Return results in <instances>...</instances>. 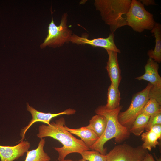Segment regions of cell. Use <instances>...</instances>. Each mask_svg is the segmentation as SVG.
Listing matches in <instances>:
<instances>
[{
    "mask_svg": "<svg viewBox=\"0 0 161 161\" xmlns=\"http://www.w3.org/2000/svg\"><path fill=\"white\" fill-rule=\"evenodd\" d=\"M131 0H95L94 4L101 18L109 26L111 32L127 25L126 16L130 8Z\"/></svg>",
    "mask_w": 161,
    "mask_h": 161,
    "instance_id": "3957f363",
    "label": "cell"
},
{
    "mask_svg": "<svg viewBox=\"0 0 161 161\" xmlns=\"http://www.w3.org/2000/svg\"><path fill=\"white\" fill-rule=\"evenodd\" d=\"M126 19L127 25L139 33L145 30H151L156 23L153 15L145 9L139 0H131Z\"/></svg>",
    "mask_w": 161,
    "mask_h": 161,
    "instance_id": "277c9868",
    "label": "cell"
},
{
    "mask_svg": "<svg viewBox=\"0 0 161 161\" xmlns=\"http://www.w3.org/2000/svg\"><path fill=\"white\" fill-rule=\"evenodd\" d=\"M144 68V74L135 79L149 82L152 85L149 92L150 98L155 99L161 104V77L158 73L159 65L153 60L149 58Z\"/></svg>",
    "mask_w": 161,
    "mask_h": 161,
    "instance_id": "ba28073f",
    "label": "cell"
},
{
    "mask_svg": "<svg viewBox=\"0 0 161 161\" xmlns=\"http://www.w3.org/2000/svg\"><path fill=\"white\" fill-rule=\"evenodd\" d=\"M147 153L142 146L124 143L115 146L106 155V161H142Z\"/></svg>",
    "mask_w": 161,
    "mask_h": 161,
    "instance_id": "52a82bcc",
    "label": "cell"
},
{
    "mask_svg": "<svg viewBox=\"0 0 161 161\" xmlns=\"http://www.w3.org/2000/svg\"><path fill=\"white\" fill-rule=\"evenodd\" d=\"M141 140L143 142L142 147L145 150L151 151L152 148H155L159 144V136L154 132L150 131H146L141 135Z\"/></svg>",
    "mask_w": 161,
    "mask_h": 161,
    "instance_id": "d6986e66",
    "label": "cell"
},
{
    "mask_svg": "<svg viewBox=\"0 0 161 161\" xmlns=\"http://www.w3.org/2000/svg\"><path fill=\"white\" fill-rule=\"evenodd\" d=\"M157 125H161V112L150 117L145 130L149 131L152 126Z\"/></svg>",
    "mask_w": 161,
    "mask_h": 161,
    "instance_id": "7402d4cb",
    "label": "cell"
},
{
    "mask_svg": "<svg viewBox=\"0 0 161 161\" xmlns=\"http://www.w3.org/2000/svg\"><path fill=\"white\" fill-rule=\"evenodd\" d=\"M45 143V138L41 139L36 148L27 152L24 161H50V157L44 150Z\"/></svg>",
    "mask_w": 161,
    "mask_h": 161,
    "instance_id": "9a60e30c",
    "label": "cell"
},
{
    "mask_svg": "<svg viewBox=\"0 0 161 161\" xmlns=\"http://www.w3.org/2000/svg\"><path fill=\"white\" fill-rule=\"evenodd\" d=\"M27 109L31 113L32 118L28 125L21 130L20 134L21 138L20 141L23 140L25 138L26 132L34 123L39 122L49 125L50 120L54 117L63 114L72 115L75 114L76 112L75 110L69 108L57 113H46L37 110L30 106L28 103L27 104Z\"/></svg>",
    "mask_w": 161,
    "mask_h": 161,
    "instance_id": "30bf717a",
    "label": "cell"
},
{
    "mask_svg": "<svg viewBox=\"0 0 161 161\" xmlns=\"http://www.w3.org/2000/svg\"><path fill=\"white\" fill-rule=\"evenodd\" d=\"M109 56L106 69L108 73L111 83L118 88L122 79L121 71L119 67L117 53L112 51H106Z\"/></svg>",
    "mask_w": 161,
    "mask_h": 161,
    "instance_id": "7c38bea8",
    "label": "cell"
},
{
    "mask_svg": "<svg viewBox=\"0 0 161 161\" xmlns=\"http://www.w3.org/2000/svg\"><path fill=\"white\" fill-rule=\"evenodd\" d=\"M30 147L27 141L21 140L17 145L13 146L0 145L1 161H13L24 155Z\"/></svg>",
    "mask_w": 161,
    "mask_h": 161,
    "instance_id": "8fae6325",
    "label": "cell"
},
{
    "mask_svg": "<svg viewBox=\"0 0 161 161\" xmlns=\"http://www.w3.org/2000/svg\"><path fill=\"white\" fill-rule=\"evenodd\" d=\"M149 131L156 134L159 137H161V125H157L152 126Z\"/></svg>",
    "mask_w": 161,
    "mask_h": 161,
    "instance_id": "603a6c76",
    "label": "cell"
},
{
    "mask_svg": "<svg viewBox=\"0 0 161 161\" xmlns=\"http://www.w3.org/2000/svg\"><path fill=\"white\" fill-rule=\"evenodd\" d=\"M59 161H77V160H74L72 159H64V160Z\"/></svg>",
    "mask_w": 161,
    "mask_h": 161,
    "instance_id": "484cf974",
    "label": "cell"
},
{
    "mask_svg": "<svg viewBox=\"0 0 161 161\" xmlns=\"http://www.w3.org/2000/svg\"><path fill=\"white\" fill-rule=\"evenodd\" d=\"M114 33L111 32L106 38H98L92 39L88 38V35H83L81 36L73 34L71 36L70 41L78 45L88 44L93 47H101L106 51H112L120 53V50L117 48L114 41Z\"/></svg>",
    "mask_w": 161,
    "mask_h": 161,
    "instance_id": "9c48e42d",
    "label": "cell"
},
{
    "mask_svg": "<svg viewBox=\"0 0 161 161\" xmlns=\"http://www.w3.org/2000/svg\"><path fill=\"white\" fill-rule=\"evenodd\" d=\"M160 112H161V104L155 99L151 98L146 103L141 113L150 117Z\"/></svg>",
    "mask_w": 161,
    "mask_h": 161,
    "instance_id": "ffe728a7",
    "label": "cell"
},
{
    "mask_svg": "<svg viewBox=\"0 0 161 161\" xmlns=\"http://www.w3.org/2000/svg\"><path fill=\"white\" fill-rule=\"evenodd\" d=\"M77 161H88L86 160H84L83 159H80L79 160H77Z\"/></svg>",
    "mask_w": 161,
    "mask_h": 161,
    "instance_id": "4316f807",
    "label": "cell"
},
{
    "mask_svg": "<svg viewBox=\"0 0 161 161\" xmlns=\"http://www.w3.org/2000/svg\"><path fill=\"white\" fill-rule=\"evenodd\" d=\"M151 32L153 33L155 38V44L154 49H151L147 52L149 58L152 59L158 63L161 62V25L156 22Z\"/></svg>",
    "mask_w": 161,
    "mask_h": 161,
    "instance_id": "5bb4252c",
    "label": "cell"
},
{
    "mask_svg": "<svg viewBox=\"0 0 161 161\" xmlns=\"http://www.w3.org/2000/svg\"><path fill=\"white\" fill-rule=\"evenodd\" d=\"M106 125L105 117L102 115L96 114L92 117L87 126L94 131L99 137L104 132Z\"/></svg>",
    "mask_w": 161,
    "mask_h": 161,
    "instance_id": "2e32d148",
    "label": "cell"
},
{
    "mask_svg": "<svg viewBox=\"0 0 161 161\" xmlns=\"http://www.w3.org/2000/svg\"><path fill=\"white\" fill-rule=\"evenodd\" d=\"M65 121L63 117L56 120L49 125L42 124L38 127L37 137L40 139L46 137L55 139L62 145L61 147L54 148L58 153V160L65 159L68 154L72 153L80 154L83 151L90 149L80 139L76 138L65 128Z\"/></svg>",
    "mask_w": 161,
    "mask_h": 161,
    "instance_id": "6da1fadb",
    "label": "cell"
},
{
    "mask_svg": "<svg viewBox=\"0 0 161 161\" xmlns=\"http://www.w3.org/2000/svg\"><path fill=\"white\" fill-rule=\"evenodd\" d=\"M139 1L143 5H145L148 6L156 4L155 1L154 0H141Z\"/></svg>",
    "mask_w": 161,
    "mask_h": 161,
    "instance_id": "cb8c5ba5",
    "label": "cell"
},
{
    "mask_svg": "<svg viewBox=\"0 0 161 161\" xmlns=\"http://www.w3.org/2000/svg\"><path fill=\"white\" fill-rule=\"evenodd\" d=\"M142 161H155L152 155L148 152Z\"/></svg>",
    "mask_w": 161,
    "mask_h": 161,
    "instance_id": "d4e9b609",
    "label": "cell"
},
{
    "mask_svg": "<svg viewBox=\"0 0 161 161\" xmlns=\"http://www.w3.org/2000/svg\"><path fill=\"white\" fill-rule=\"evenodd\" d=\"M157 161H161V160H160V159H157Z\"/></svg>",
    "mask_w": 161,
    "mask_h": 161,
    "instance_id": "83f0119b",
    "label": "cell"
},
{
    "mask_svg": "<svg viewBox=\"0 0 161 161\" xmlns=\"http://www.w3.org/2000/svg\"><path fill=\"white\" fill-rule=\"evenodd\" d=\"M65 128L71 134L80 137V140L89 148L93 145L99 138L94 131L87 126L76 129H71L65 125Z\"/></svg>",
    "mask_w": 161,
    "mask_h": 161,
    "instance_id": "4fadbf2b",
    "label": "cell"
},
{
    "mask_svg": "<svg viewBox=\"0 0 161 161\" xmlns=\"http://www.w3.org/2000/svg\"><path fill=\"white\" fill-rule=\"evenodd\" d=\"M152 86L149 83L145 89L133 95L128 109L124 112H120L118 114V120L120 124L129 129L150 99L149 92Z\"/></svg>",
    "mask_w": 161,
    "mask_h": 161,
    "instance_id": "5b68a950",
    "label": "cell"
},
{
    "mask_svg": "<svg viewBox=\"0 0 161 161\" xmlns=\"http://www.w3.org/2000/svg\"><path fill=\"white\" fill-rule=\"evenodd\" d=\"M122 108V106H120L115 109H109L102 105L95 109V112L97 114L105 117L106 125L103 134L89 147L90 149L106 155L107 149L104 146L108 140L114 138L116 142L119 143L129 138L131 133L129 129L120 124L118 120V115Z\"/></svg>",
    "mask_w": 161,
    "mask_h": 161,
    "instance_id": "7a4b0ae2",
    "label": "cell"
},
{
    "mask_svg": "<svg viewBox=\"0 0 161 161\" xmlns=\"http://www.w3.org/2000/svg\"><path fill=\"white\" fill-rule=\"evenodd\" d=\"M150 117L141 113L136 117L129 129L130 133L139 136L143 132L147 126Z\"/></svg>",
    "mask_w": 161,
    "mask_h": 161,
    "instance_id": "ac0fdd59",
    "label": "cell"
},
{
    "mask_svg": "<svg viewBox=\"0 0 161 161\" xmlns=\"http://www.w3.org/2000/svg\"><path fill=\"white\" fill-rule=\"evenodd\" d=\"M80 154L82 159L88 161H106V155L102 154L95 150H85Z\"/></svg>",
    "mask_w": 161,
    "mask_h": 161,
    "instance_id": "44dd1931",
    "label": "cell"
},
{
    "mask_svg": "<svg viewBox=\"0 0 161 161\" xmlns=\"http://www.w3.org/2000/svg\"><path fill=\"white\" fill-rule=\"evenodd\" d=\"M121 100L120 92L118 88L111 83L108 89L107 99L105 107L109 109H116L120 106Z\"/></svg>",
    "mask_w": 161,
    "mask_h": 161,
    "instance_id": "e0dca14e",
    "label": "cell"
},
{
    "mask_svg": "<svg viewBox=\"0 0 161 161\" xmlns=\"http://www.w3.org/2000/svg\"><path fill=\"white\" fill-rule=\"evenodd\" d=\"M51 13L52 21L48 27V35L40 45L41 48L47 46L54 48L61 46L64 43L70 41L72 35V31L67 26V13H65L63 14L60 25L57 26L53 20L51 10Z\"/></svg>",
    "mask_w": 161,
    "mask_h": 161,
    "instance_id": "8992f818",
    "label": "cell"
}]
</instances>
